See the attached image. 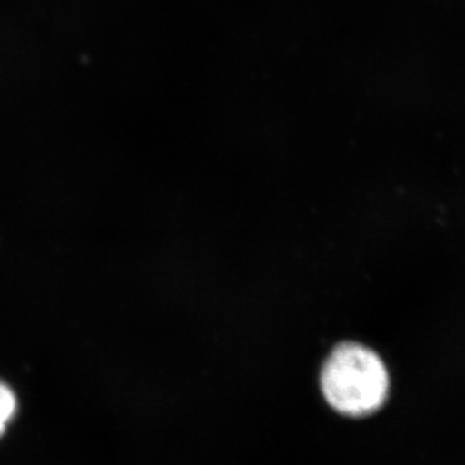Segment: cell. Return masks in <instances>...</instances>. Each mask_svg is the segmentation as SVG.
<instances>
[{"label": "cell", "mask_w": 465, "mask_h": 465, "mask_svg": "<svg viewBox=\"0 0 465 465\" xmlns=\"http://www.w3.org/2000/svg\"><path fill=\"white\" fill-rule=\"evenodd\" d=\"M389 371L382 360L358 343L337 346L321 371L323 398L343 416L373 414L389 398Z\"/></svg>", "instance_id": "obj_1"}, {"label": "cell", "mask_w": 465, "mask_h": 465, "mask_svg": "<svg viewBox=\"0 0 465 465\" xmlns=\"http://www.w3.org/2000/svg\"><path fill=\"white\" fill-rule=\"evenodd\" d=\"M17 396L14 390L4 381H0V439L8 430L9 423L14 420L17 412Z\"/></svg>", "instance_id": "obj_2"}]
</instances>
